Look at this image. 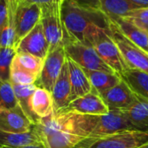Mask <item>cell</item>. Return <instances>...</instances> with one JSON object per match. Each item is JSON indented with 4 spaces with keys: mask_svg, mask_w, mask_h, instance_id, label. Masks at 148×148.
Segmentation results:
<instances>
[{
    "mask_svg": "<svg viewBox=\"0 0 148 148\" xmlns=\"http://www.w3.org/2000/svg\"><path fill=\"white\" fill-rule=\"evenodd\" d=\"M62 18L71 41L92 48L101 37L112 34L111 22L105 13L74 0L62 3Z\"/></svg>",
    "mask_w": 148,
    "mask_h": 148,
    "instance_id": "cell-1",
    "label": "cell"
},
{
    "mask_svg": "<svg viewBox=\"0 0 148 148\" xmlns=\"http://www.w3.org/2000/svg\"><path fill=\"white\" fill-rule=\"evenodd\" d=\"M148 143V131L126 130L85 138L74 148H141Z\"/></svg>",
    "mask_w": 148,
    "mask_h": 148,
    "instance_id": "cell-2",
    "label": "cell"
},
{
    "mask_svg": "<svg viewBox=\"0 0 148 148\" xmlns=\"http://www.w3.org/2000/svg\"><path fill=\"white\" fill-rule=\"evenodd\" d=\"M7 3L8 23L15 29L17 44L40 22L41 6L25 0H7Z\"/></svg>",
    "mask_w": 148,
    "mask_h": 148,
    "instance_id": "cell-3",
    "label": "cell"
},
{
    "mask_svg": "<svg viewBox=\"0 0 148 148\" xmlns=\"http://www.w3.org/2000/svg\"><path fill=\"white\" fill-rule=\"evenodd\" d=\"M62 5L54 3L41 7V19L44 35L49 45V51L71 41L62 18Z\"/></svg>",
    "mask_w": 148,
    "mask_h": 148,
    "instance_id": "cell-4",
    "label": "cell"
},
{
    "mask_svg": "<svg viewBox=\"0 0 148 148\" xmlns=\"http://www.w3.org/2000/svg\"><path fill=\"white\" fill-rule=\"evenodd\" d=\"M67 57L74 61L84 70H97L115 73L92 47L69 41L64 45Z\"/></svg>",
    "mask_w": 148,
    "mask_h": 148,
    "instance_id": "cell-5",
    "label": "cell"
},
{
    "mask_svg": "<svg viewBox=\"0 0 148 148\" xmlns=\"http://www.w3.org/2000/svg\"><path fill=\"white\" fill-rule=\"evenodd\" d=\"M111 30L112 37L118 46L127 67L148 74V53L124 36L112 22Z\"/></svg>",
    "mask_w": 148,
    "mask_h": 148,
    "instance_id": "cell-6",
    "label": "cell"
},
{
    "mask_svg": "<svg viewBox=\"0 0 148 148\" xmlns=\"http://www.w3.org/2000/svg\"><path fill=\"white\" fill-rule=\"evenodd\" d=\"M67 60L64 47H58L49 52L44 59L43 66L40 75L35 85L52 92L53 87L62 71V69Z\"/></svg>",
    "mask_w": 148,
    "mask_h": 148,
    "instance_id": "cell-7",
    "label": "cell"
},
{
    "mask_svg": "<svg viewBox=\"0 0 148 148\" xmlns=\"http://www.w3.org/2000/svg\"><path fill=\"white\" fill-rule=\"evenodd\" d=\"M16 53H25L41 59H45L49 52V45L44 35L41 22H39L16 44Z\"/></svg>",
    "mask_w": 148,
    "mask_h": 148,
    "instance_id": "cell-8",
    "label": "cell"
},
{
    "mask_svg": "<svg viewBox=\"0 0 148 148\" xmlns=\"http://www.w3.org/2000/svg\"><path fill=\"white\" fill-rule=\"evenodd\" d=\"M100 57L118 75H121L129 69L118 48L114 42L112 34L105 35L101 37L93 47Z\"/></svg>",
    "mask_w": 148,
    "mask_h": 148,
    "instance_id": "cell-9",
    "label": "cell"
},
{
    "mask_svg": "<svg viewBox=\"0 0 148 148\" xmlns=\"http://www.w3.org/2000/svg\"><path fill=\"white\" fill-rule=\"evenodd\" d=\"M34 125L18 106L0 111V130L12 134H25L33 130Z\"/></svg>",
    "mask_w": 148,
    "mask_h": 148,
    "instance_id": "cell-10",
    "label": "cell"
},
{
    "mask_svg": "<svg viewBox=\"0 0 148 148\" xmlns=\"http://www.w3.org/2000/svg\"><path fill=\"white\" fill-rule=\"evenodd\" d=\"M62 110L92 115H102L110 112L102 97L93 90L92 92L72 101Z\"/></svg>",
    "mask_w": 148,
    "mask_h": 148,
    "instance_id": "cell-11",
    "label": "cell"
},
{
    "mask_svg": "<svg viewBox=\"0 0 148 148\" xmlns=\"http://www.w3.org/2000/svg\"><path fill=\"white\" fill-rule=\"evenodd\" d=\"M101 96L109 110L126 109L138 100L137 96L122 79L117 85L103 92Z\"/></svg>",
    "mask_w": 148,
    "mask_h": 148,
    "instance_id": "cell-12",
    "label": "cell"
},
{
    "mask_svg": "<svg viewBox=\"0 0 148 148\" xmlns=\"http://www.w3.org/2000/svg\"><path fill=\"white\" fill-rule=\"evenodd\" d=\"M67 62L69 66V79L71 85V102L72 101L92 92L93 88L85 70L69 57H67Z\"/></svg>",
    "mask_w": 148,
    "mask_h": 148,
    "instance_id": "cell-13",
    "label": "cell"
},
{
    "mask_svg": "<svg viewBox=\"0 0 148 148\" xmlns=\"http://www.w3.org/2000/svg\"><path fill=\"white\" fill-rule=\"evenodd\" d=\"M51 94L54 101V111H60L69 104L71 85L67 60L53 87Z\"/></svg>",
    "mask_w": 148,
    "mask_h": 148,
    "instance_id": "cell-14",
    "label": "cell"
},
{
    "mask_svg": "<svg viewBox=\"0 0 148 148\" xmlns=\"http://www.w3.org/2000/svg\"><path fill=\"white\" fill-rule=\"evenodd\" d=\"M109 19L115 24L124 36L148 53V32L125 17L116 16Z\"/></svg>",
    "mask_w": 148,
    "mask_h": 148,
    "instance_id": "cell-15",
    "label": "cell"
},
{
    "mask_svg": "<svg viewBox=\"0 0 148 148\" xmlns=\"http://www.w3.org/2000/svg\"><path fill=\"white\" fill-rule=\"evenodd\" d=\"M120 111L133 129L142 132L148 131V102L138 98L133 105Z\"/></svg>",
    "mask_w": 148,
    "mask_h": 148,
    "instance_id": "cell-16",
    "label": "cell"
},
{
    "mask_svg": "<svg viewBox=\"0 0 148 148\" xmlns=\"http://www.w3.org/2000/svg\"><path fill=\"white\" fill-rule=\"evenodd\" d=\"M121 77L137 98L148 102L147 73L138 69H127Z\"/></svg>",
    "mask_w": 148,
    "mask_h": 148,
    "instance_id": "cell-17",
    "label": "cell"
},
{
    "mask_svg": "<svg viewBox=\"0 0 148 148\" xmlns=\"http://www.w3.org/2000/svg\"><path fill=\"white\" fill-rule=\"evenodd\" d=\"M12 88L17 101L19 107L23 111L24 114L28 117V119L32 122V124L37 125L41 119L37 117L32 110L31 99L32 95L36 88L35 84H12Z\"/></svg>",
    "mask_w": 148,
    "mask_h": 148,
    "instance_id": "cell-18",
    "label": "cell"
},
{
    "mask_svg": "<svg viewBox=\"0 0 148 148\" xmlns=\"http://www.w3.org/2000/svg\"><path fill=\"white\" fill-rule=\"evenodd\" d=\"M85 72L89 79L93 91L100 95L103 92L117 85L121 81V75L116 73L97 70H85Z\"/></svg>",
    "mask_w": 148,
    "mask_h": 148,
    "instance_id": "cell-19",
    "label": "cell"
},
{
    "mask_svg": "<svg viewBox=\"0 0 148 148\" xmlns=\"http://www.w3.org/2000/svg\"><path fill=\"white\" fill-rule=\"evenodd\" d=\"M40 144L42 143L34 130L25 134H12L0 130V148L21 147Z\"/></svg>",
    "mask_w": 148,
    "mask_h": 148,
    "instance_id": "cell-20",
    "label": "cell"
},
{
    "mask_svg": "<svg viewBox=\"0 0 148 148\" xmlns=\"http://www.w3.org/2000/svg\"><path fill=\"white\" fill-rule=\"evenodd\" d=\"M32 110L40 119L48 117L54 112V101L51 92L47 89L36 88L31 99Z\"/></svg>",
    "mask_w": 148,
    "mask_h": 148,
    "instance_id": "cell-21",
    "label": "cell"
},
{
    "mask_svg": "<svg viewBox=\"0 0 148 148\" xmlns=\"http://www.w3.org/2000/svg\"><path fill=\"white\" fill-rule=\"evenodd\" d=\"M100 10L108 18L116 16L124 17L129 12L140 9V7L130 0H99Z\"/></svg>",
    "mask_w": 148,
    "mask_h": 148,
    "instance_id": "cell-22",
    "label": "cell"
},
{
    "mask_svg": "<svg viewBox=\"0 0 148 148\" xmlns=\"http://www.w3.org/2000/svg\"><path fill=\"white\" fill-rule=\"evenodd\" d=\"M14 61H16L25 70L37 77L40 75L44 62L43 59L25 53H16L14 56Z\"/></svg>",
    "mask_w": 148,
    "mask_h": 148,
    "instance_id": "cell-23",
    "label": "cell"
},
{
    "mask_svg": "<svg viewBox=\"0 0 148 148\" xmlns=\"http://www.w3.org/2000/svg\"><path fill=\"white\" fill-rule=\"evenodd\" d=\"M38 77L22 68L16 61H12L10 67V82L11 84H35Z\"/></svg>",
    "mask_w": 148,
    "mask_h": 148,
    "instance_id": "cell-24",
    "label": "cell"
},
{
    "mask_svg": "<svg viewBox=\"0 0 148 148\" xmlns=\"http://www.w3.org/2000/svg\"><path fill=\"white\" fill-rule=\"evenodd\" d=\"M16 54L15 48L0 47V81L10 82V67Z\"/></svg>",
    "mask_w": 148,
    "mask_h": 148,
    "instance_id": "cell-25",
    "label": "cell"
},
{
    "mask_svg": "<svg viewBox=\"0 0 148 148\" xmlns=\"http://www.w3.org/2000/svg\"><path fill=\"white\" fill-rule=\"evenodd\" d=\"M18 106L10 82L0 81V111Z\"/></svg>",
    "mask_w": 148,
    "mask_h": 148,
    "instance_id": "cell-26",
    "label": "cell"
},
{
    "mask_svg": "<svg viewBox=\"0 0 148 148\" xmlns=\"http://www.w3.org/2000/svg\"><path fill=\"white\" fill-rule=\"evenodd\" d=\"M124 17L148 32V7L133 10Z\"/></svg>",
    "mask_w": 148,
    "mask_h": 148,
    "instance_id": "cell-27",
    "label": "cell"
},
{
    "mask_svg": "<svg viewBox=\"0 0 148 148\" xmlns=\"http://www.w3.org/2000/svg\"><path fill=\"white\" fill-rule=\"evenodd\" d=\"M8 23L7 0H0V33Z\"/></svg>",
    "mask_w": 148,
    "mask_h": 148,
    "instance_id": "cell-28",
    "label": "cell"
},
{
    "mask_svg": "<svg viewBox=\"0 0 148 148\" xmlns=\"http://www.w3.org/2000/svg\"><path fill=\"white\" fill-rule=\"evenodd\" d=\"M75 2L78 3L79 4L84 6H89L92 8L100 9V2L99 0H74Z\"/></svg>",
    "mask_w": 148,
    "mask_h": 148,
    "instance_id": "cell-29",
    "label": "cell"
},
{
    "mask_svg": "<svg viewBox=\"0 0 148 148\" xmlns=\"http://www.w3.org/2000/svg\"><path fill=\"white\" fill-rule=\"evenodd\" d=\"M25 1L30 2V3H36L41 7L45 6V5H49V4H52V3H56L55 0H25Z\"/></svg>",
    "mask_w": 148,
    "mask_h": 148,
    "instance_id": "cell-30",
    "label": "cell"
},
{
    "mask_svg": "<svg viewBox=\"0 0 148 148\" xmlns=\"http://www.w3.org/2000/svg\"><path fill=\"white\" fill-rule=\"evenodd\" d=\"M132 3L139 5L140 8H147L148 0H130Z\"/></svg>",
    "mask_w": 148,
    "mask_h": 148,
    "instance_id": "cell-31",
    "label": "cell"
},
{
    "mask_svg": "<svg viewBox=\"0 0 148 148\" xmlns=\"http://www.w3.org/2000/svg\"><path fill=\"white\" fill-rule=\"evenodd\" d=\"M2 148H46L42 144L40 145H33V146H26V147H2Z\"/></svg>",
    "mask_w": 148,
    "mask_h": 148,
    "instance_id": "cell-32",
    "label": "cell"
},
{
    "mask_svg": "<svg viewBox=\"0 0 148 148\" xmlns=\"http://www.w3.org/2000/svg\"><path fill=\"white\" fill-rule=\"evenodd\" d=\"M55 1H56V3H60V4H62V3H64V2H65L66 0H55Z\"/></svg>",
    "mask_w": 148,
    "mask_h": 148,
    "instance_id": "cell-33",
    "label": "cell"
},
{
    "mask_svg": "<svg viewBox=\"0 0 148 148\" xmlns=\"http://www.w3.org/2000/svg\"><path fill=\"white\" fill-rule=\"evenodd\" d=\"M141 148H148V143L147 144V145H145V146H144L143 147H141Z\"/></svg>",
    "mask_w": 148,
    "mask_h": 148,
    "instance_id": "cell-34",
    "label": "cell"
}]
</instances>
